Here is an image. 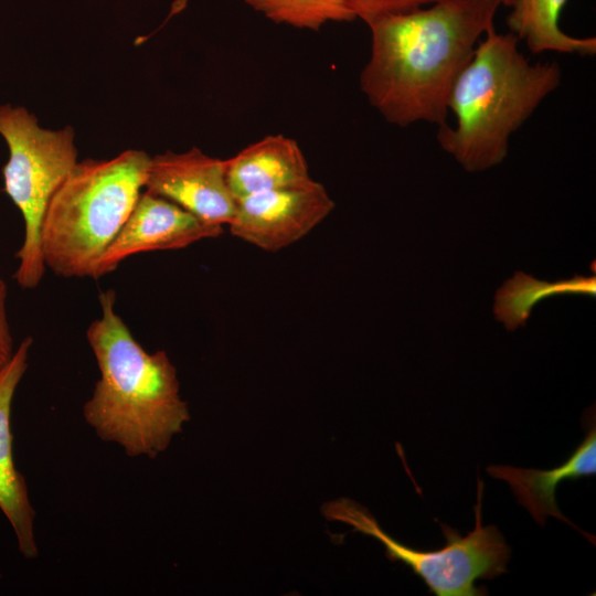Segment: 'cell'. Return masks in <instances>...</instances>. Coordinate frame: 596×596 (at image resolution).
Returning a JSON list of instances; mask_svg holds the SVG:
<instances>
[{
  "instance_id": "2",
  "label": "cell",
  "mask_w": 596,
  "mask_h": 596,
  "mask_svg": "<svg viewBox=\"0 0 596 596\" xmlns=\"http://www.w3.org/2000/svg\"><path fill=\"white\" fill-rule=\"evenodd\" d=\"M116 294H99L100 317L86 331L99 379L83 406L96 435L130 457L155 458L190 419L177 371L162 350L149 353L115 310Z\"/></svg>"
},
{
  "instance_id": "14",
  "label": "cell",
  "mask_w": 596,
  "mask_h": 596,
  "mask_svg": "<svg viewBox=\"0 0 596 596\" xmlns=\"http://www.w3.org/2000/svg\"><path fill=\"white\" fill-rule=\"evenodd\" d=\"M573 292L595 296V276H575L571 279L549 283L518 272L497 291L493 312L508 330L513 331L519 326L525 324L533 306L543 298L556 294Z\"/></svg>"
},
{
  "instance_id": "18",
  "label": "cell",
  "mask_w": 596,
  "mask_h": 596,
  "mask_svg": "<svg viewBox=\"0 0 596 596\" xmlns=\"http://www.w3.org/2000/svg\"><path fill=\"white\" fill-rule=\"evenodd\" d=\"M500 6H504V7H508V8H511L513 6V3L515 2V0H497Z\"/></svg>"
},
{
  "instance_id": "15",
  "label": "cell",
  "mask_w": 596,
  "mask_h": 596,
  "mask_svg": "<svg viewBox=\"0 0 596 596\" xmlns=\"http://www.w3.org/2000/svg\"><path fill=\"white\" fill-rule=\"evenodd\" d=\"M268 20L317 31L328 22L355 20L350 0H243Z\"/></svg>"
},
{
  "instance_id": "6",
  "label": "cell",
  "mask_w": 596,
  "mask_h": 596,
  "mask_svg": "<svg viewBox=\"0 0 596 596\" xmlns=\"http://www.w3.org/2000/svg\"><path fill=\"white\" fill-rule=\"evenodd\" d=\"M483 482L478 480V501L475 505V529L461 536L455 529L440 523L447 544L435 551H419L390 536L376 519L359 503L341 498L329 502L323 514L343 522L355 531L380 541L391 561L412 568L437 596H479L486 588L475 586L477 579H493L507 572L511 549L496 525L481 523Z\"/></svg>"
},
{
  "instance_id": "7",
  "label": "cell",
  "mask_w": 596,
  "mask_h": 596,
  "mask_svg": "<svg viewBox=\"0 0 596 596\" xmlns=\"http://www.w3.org/2000/svg\"><path fill=\"white\" fill-rule=\"evenodd\" d=\"M333 209L326 188L310 178L237 200L228 226L234 236L274 253L300 241Z\"/></svg>"
},
{
  "instance_id": "10",
  "label": "cell",
  "mask_w": 596,
  "mask_h": 596,
  "mask_svg": "<svg viewBox=\"0 0 596 596\" xmlns=\"http://www.w3.org/2000/svg\"><path fill=\"white\" fill-rule=\"evenodd\" d=\"M33 343L25 337L15 348L11 360L0 370V510L10 523L23 557L38 556L34 535L35 511L29 498L22 473L13 458V435L11 430L12 402L29 361Z\"/></svg>"
},
{
  "instance_id": "13",
  "label": "cell",
  "mask_w": 596,
  "mask_h": 596,
  "mask_svg": "<svg viewBox=\"0 0 596 596\" xmlns=\"http://www.w3.org/2000/svg\"><path fill=\"white\" fill-rule=\"evenodd\" d=\"M567 0H515L507 18L510 33L534 53L558 52L594 55L595 38H575L560 28V15Z\"/></svg>"
},
{
  "instance_id": "5",
  "label": "cell",
  "mask_w": 596,
  "mask_h": 596,
  "mask_svg": "<svg viewBox=\"0 0 596 596\" xmlns=\"http://www.w3.org/2000/svg\"><path fill=\"white\" fill-rule=\"evenodd\" d=\"M0 136L9 149L2 169L4 191L24 221V237L15 257V280L34 289L45 273L41 225L49 201L76 166L75 131L71 126L46 129L22 106L0 105Z\"/></svg>"
},
{
  "instance_id": "17",
  "label": "cell",
  "mask_w": 596,
  "mask_h": 596,
  "mask_svg": "<svg viewBox=\"0 0 596 596\" xmlns=\"http://www.w3.org/2000/svg\"><path fill=\"white\" fill-rule=\"evenodd\" d=\"M8 288L0 274V370L11 360L14 348L7 313Z\"/></svg>"
},
{
  "instance_id": "12",
  "label": "cell",
  "mask_w": 596,
  "mask_h": 596,
  "mask_svg": "<svg viewBox=\"0 0 596 596\" xmlns=\"http://www.w3.org/2000/svg\"><path fill=\"white\" fill-rule=\"evenodd\" d=\"M487 472L505 481L518 502L524 507L536 523L544 525L547 517L560 519L576 528L558 509L556 489L560 482L575 480L596 472V427L588 424L584 440L562 465L549 469L517 468L508 465H492Z\"/></svg>"
},
{
  "instance_id": "1",
  "label": "cell",
  "mask_w": 596,
  "mask_h": 596,
  "mask_svg": "<svg viewBox=\"0 0 596 596\" xmlns=\"http://www.w3.org/2000/svg\"><path fill=\"white\" fill-rule=\"evenodd\" d=\"M497 0H448L377 18L360 88L390 124H446L448 99L479 39L493 26Z\"/></svg>"
},
{
  "instance_id": "3",
  "label": "cell",
  "mask_w": 596,
  "mask_h": 596,
  "mask_svg": "<svg viewBox=\"0 0 596 596\" xmlns=\"http://www.w3.org/2000/svg\"><path fill=\"white\" fill-rule=\"evenodd\" d=\"M518 43L514 34L490 28L451 89L455 125L439 126L436 137L467 171L502 162L511 135L561 83L556 62L531 64Z\"/></svg>"
},
{
  "instance_id": "4",
  "label": "cell",
  "mask_w": 596,
  "mask_h": 596,
  "mask_svg": "<svg viewBox=\"0 0 596 596\" xmlns=\"http://www.w3.org/2000/svg\"><path fill=\"white\" fill-rule=\"evenodd\" d=\"M150 158L129 149L111 159L76 163L43 216L41 249L46 268L62 277L97 279L103 254L145 188Z\"/></svg>"
},
{
  "instance_id": "9",
  "label": "cell",
  "mask_w": 596,
  "mask_h": 596,
  "mask_svg": "<svg viewBox=\"0 0 596 596\" xmlns=\"http://www.w3.org/2000/svg\"><path fill=\"white\" fill-rule=\"evenodd\" d=\"M222 234L223 226L205 223L162 196L141 192L127 221L103 254L97 279L113 273L135 254L180 249Z\"/></svg>"
},
{
  "instance_id": "11",
  "label": "cell",
  "mask_w": 596,
  "mask_h": 596,
  "mask_svg": "<svg viewBox=\"0 0 596 596\" xmlns=\"http://www.w3.org/2000/svg\"><path fill=\"white\" fill-rule=\"evenodd\" d=\"M225 162L227 183L236 201L311 178L299 145L284 135L266 136Z\"/></svg>"
},
{
  "instance_id": "8",
  "label": "cell",
  "mask_w": 596,
  "mask_h": 596,
  "mask_svg": "<svg viewBox=\"0 0 596 596\" xmlns=\"http://www.w3.org/2000/svg\"><path fill=\"white\" fill-rule=\"evenodd\" d=\"M145 188L209 224L228 225L235 215L236 199L227 183L225 160L196 147L151 157Z\"/></svg>"
},
{
  "instance_id": "16",
  "label": "cell",
  "mask_w": 596,
  "mask_h": 596,
  "mask_svg": "<svg viewBox=\"0 0 596 596\" xmlns=\"http://www.w3.org/2000/svg\"><path fill=\"white\" fill-rule=\"evenodd\" d=\"M448 0H350L356 19L366 24L371 21L395 13L408 12Z\"/></svg>"
}]
</instances>
